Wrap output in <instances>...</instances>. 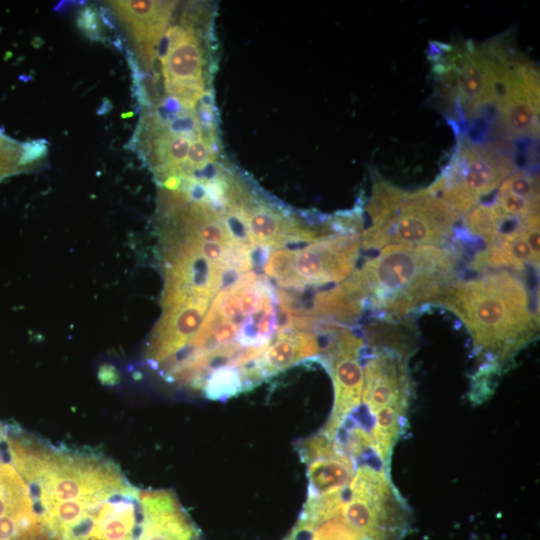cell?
<instances>
[{
  "label": "cell",
  "instance_id": "17",
  "mask_svg": "<svg viewBox=\"0 0 540 540\" xmlns=\"http://www.w3.org/2000/svg\"><path fill=\"white\" fill-rule=\"evenodd\" d=\"M98 15L108 28L115 29L116 21L114 15L107 7L101 6Z\"/></svg>",
  "mask_w": 540,
  "mask_h": 540
},
{
  "label": "cell",
  "instance_id": "4",
  "mask_svg": "<svg viewBox=\"0 0 540 540\" xmlns=\"http://www.w3.org/2000/svg\"><path fill=\"white\" fill-rule=\"evenodd\" d=\"M361 235H330L313 242L287 241L270 253L266 275L286 288L338 283L351 275L359 257Z\"/></svg>",
  "mask_w": 540,
  "mask_h": 540
},
{
  "label": "cell",
  "instance_id": "10",
  "mask_svg": "<svg viewBox=\"0 0 540 540\" xmlns=\"http://www.w3.org/2000/svg\"><path fill=\"white\" fill-rule=\"evenodd\" d=\"M321 353L317 333L294 328L278 330L258 362L264 378L276 375L294 364Z\"/></svg>",
  "mask_w": 540,
  "mask_h": 540
},
{
  "label": "cell",
  "instance_id": "3",
  "mask_svg": "<svg viewBox=\"0 0 540 540\" xmlns=\"http://www.w3.org/2000/svg\"><path fill=\"white\" fill-rule=\"evenodd\" d=\"M458 255L453 245L383 247L351 275L365 296L364 311L391 322L434 303L455 281Z\"/></svg>",
  "mask_w": 540,
  "mask_h": 540
},
{
  "label": "cell",
  "instance_id": "9",
  "mask_svg": "<svg viewBox=\"0 0 540 540\" xmlns=\"http://www.w3.org/2000/svg\"><path fill=\"white\" fill-rule=\"evenodd\" d=\"M111 3L129 30L142 62L146 67H151L155 51L175 3L165 1H114Z\"/></svg>",
  "mask_w": 540,
  "mask_h": 540
},
{
  "label": "cell",
  "instance_id": "16",
  "mask_svg": "<svg viewBox=\"0 0 540 540\" xmlns=\"http://www.w3.org/2000/svg\"><path fill=\"white\" fill-rule=\"evenodd\" d=\"M48 151V142L45 139H37L23 143L21 167L28 166L43 158Z\"/></svg>",
  "mask_w": 540,
  "mask_h": 540
},
{
  "label": "cell",
  "instance_id": "13",
  "mask_svg": "<svg viewBox=\"0 0 540 540\" xmlns=\"http://www.w3.org/2000/svg\"><path fill=\"white\" fill-rule=\"evenodd\" d=\"M23 143H18L0 132V177L2 179L21 172Z\"/></svg>",
  "mask_w": 540,
  "mask_h": 540
},
{
  "label": "cell",
  "instance_id": "12",
  "mask_svg": "<svg viewBox=\"0 0 540 540\" xmlns=\"http://www.w3.org/2000/svg\"><path fill=\"white\" fill-rule=\"evenodd\" d=\"M407 409L405 406L389 405L375 412L371 438L374 450L383 463H388L391 450L403 431Z\"/></svg>",
  "mask_w": 540,
  "mask_h": 540
},
{
  "label": "cell",
  "instance_id": "18",
  "mask_svg": "<svg viewBox=\"0 0 540 540\" xmlns=\"http://www.w3.org/2000/svg\"><path fill=\"white\" fill-rule=\"evenodd\" d=\"M2 180V178L0 177V181Z\"/></svg>",
  "mask_w": 540,
  "mask_h": 540
},
{
  "label": "cell",
  "instance_id": "8",
  "mask_svg": "<svg viewBox=\"0 0 540 540\" xmlns=\"http://www.w3.org/2000/svg\"><path fill=\"white\" fill-rule=\"evenodd\" d=\"M408 349L375 345L364 368L362 400L371 413L389 406L408 407L410 382Z\"/></svg>",
  "mask_w": 540,
  "mask_h": 540
},
{
  "label": "cell",
  "instance_id": "6",
  "mask_svg": "<svg viewBox=\"0 0 540 540\" xmlns=\"http://www.w3.org/2000/svg\"><path fill=\"white\" fill-rule=\"evenodd\" d=\"M460 216L428 188L406 192L392 214L384 235L385 246H446Z\"/></svg>",
  "mask_w": 540,
  "mask_h": 540
},
{
  "label": "cell",
  "instance_id": "11",
  "mask_svg": "<svg viewBox=\"0 0 540 540\" xmlns=\"http://www.w3.org/2000/svg\"><path fill=\"white\" fill-rule=\"evenodd\" d=\"M283 540H374L349 527L336 515L308 517L300 514Z\"/></svg>",
  "mask_w": 540,
  "mask_h": 540
},
{
  "label": "cell",
  "instance_id": "14",
  "mask_svg": "<svg viewBox=\"0 0 540 540\" xmlns=\"http://www.w3.org/2000/svg\"><path fill=\"white\" fill-rule=\"evenodd\" d=\"M213 146L208 139L199 137L192 140L189 146L184 176L181 181L187 180L190 175L210 164L213 160Z\"/></svg>",
  "mask_w": 540,
  "mask_h": 540
},
{
  "label": "cell",
  "instance_id": "2",
  "mask_svg": "<svg viewBox=\"0 0 540 540\" xmlns=\"http://www.w3.org/2000/svg\"><path fill=\"white\" fill-rule=\"evenodd\" d=\"M466 325L477 350L499 365L535 338L539 310L520 274L493 270L471 280H455L434 302Z\"/></svg>",
  "mask_w": 540,
  "mask_h": 540
},
{
  "label": "cell",
  "instance_id": "5",
  "mask_svg": "<svg viewBox=\"0 0 540 540\" xmlns=\"http://www.w3.org/2000/svg\"><path fill=\"white\" fill-rule=\"evenodd\" d=\"M510 143L478 145L464 138L441 176L428 188L460 217L514 170Z\"/></svg>",
  "mask_w": 540,
  "mask_h": 540
},
{
  "label": "cell",
  "instance_id": "15",
  "mask_svg": "<svg viewBox=\"0 0 540 540\" xmlns=\"http://www.w3.org/2000/svg\"><path fill=\"white\" fill-rule=\"evenodd\" d=\"M76 24L90 40L99 41L101 39L100 20L93 7L86 6L80 10L76 18Z\"/></svg>",
  "mask_w": 540,
  "mask_h": 540
},
{
  "label": "cell",
  "instance_id": "1",
  "mask_svg": "<svg viewBox=\"0 0 540 540\" xmlns=\"http://www.w3.org/2000/svg\"><path fill=\"white\" fill-rule=\"evenodd\" d=\"M10 453L48 540H100L109 523L142 502L144 490L100 454L56 447L26 433L12 440Z\"/></svg>",
  "mask_w": 540,
  "mask_h": 540
},
{
  "label": "cell",
  "instance_id": "7",
  "mask_svg": "<svg viewBox=\"0 0 540 540\" xmlns=\"http://www.w3.org/2000/svg\"><path fill=\"white\" fill-rule=\"evenodd\" d=\"M160 43L168 50L161 62L165 89L184 107L193 110L204 94L199 40L192 29L174 26L167 30Z\"/></svg>",
  "mask_w": 540,
  "mask_h": 540
}]
</instances>
